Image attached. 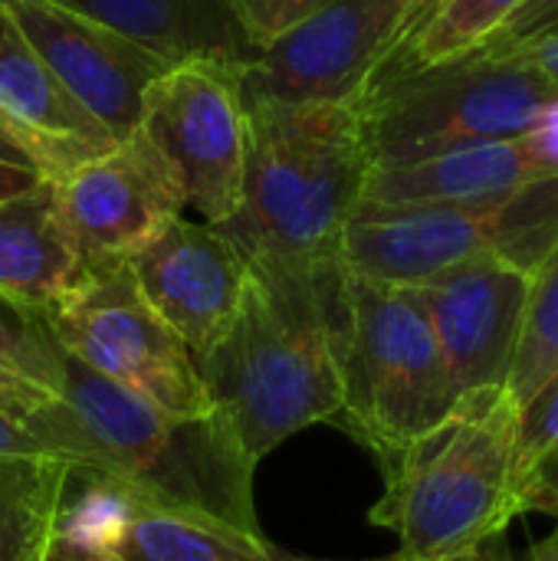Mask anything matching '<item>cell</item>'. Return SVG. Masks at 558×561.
<instances>
[{"label": "cell", "instance_id": "7a4b0ae2", "mask_svg": "<svg viewBox=\"0 0 558 561\" xmlns=\"http://www.w3.org/2000/svg\"><path fill=\"white\" fill-rule=\"evenodd\" d=\"M250 279L227 335L194 362L214 414L250 467L309 424L342 414L332 306L342 263L247 260Z\"/></svg>", "mask_w": 558, "mask_h": 561}, {"label": "cell", "instance_id": "f1b7e54d", "mask_svg": "<svg viewBox=\"0 0 558 561\" xmlns=\"http://www.w3.org/2000/svg\"><path fill=\"white\" fill-rule=\"evenodd\" d=\"M0 457H53L39 437L0 411Z\"/></svg>", "mask_w": 558, "mask_h": 561}, {"label": "cell", "instance_id": "8d00e7d4", "mask_svg": "<svg viewBox=\"0 0 558 561\" xmlns=\"http://www.w3.org/2000/svg\"><path fill=\"white\" fill-rule=\"evenodd\" d=\"M556 30H558V26H556ZM556 30H553V33H556Z\"/></svg>", "mask_w": 558, "mask_h": 561}, {"label": "cell", "instance_id": "f546056e", "mask_svg": "<svg viewBox=\"0 0 558 561\" xmlns=\"http://www.w3.org/2000/svg\"><path fill=\"white\" fill-rule=\"evenodd\" d=\"M53 561H132L125 559L118 549H109V546H72V542H62L56 546V559Z\"/></svg>", "mask_w": 558, "mask_h": 561}, {"label": "cell", "instance_id": "836d02e7", "mask_svg": "<svg viewBox=\"0 0 558 561\" xmlns=\"http://www.w3.org/2000/svg\"><path fill=\"white\" fill-rule=\"evenodd\" d=\"M529 561H558V526L549 539L533 542V549H529Z\"/></svg>", "mask_w": 558, "mask_h": 561}, {"label": "cell", "instance_id": "cb8c5ba5", "mask_svg": "<svg viewBox=\"0 0 558 561\" xmlns=\"http://www.w3.org/2000/svg\"><path fill=\"white\" fill-rule=\"evenodd\" d=\"M520 493L523 513L558 493V371L520 408Z\"/></svg>", "mask_w": 558, "mask_h": 561}, {"label": "cell", "instance_id": "30bf717a", "mask_svg": "<svg viewBox=\"0 0 558 561\" xmlns=\"http://www.w3.org/2000/svg\"><path fill=\"white\" fill-rule=\"evenodd\" d=\"M138 131L174 164L184 204L210 227L237 214L247 171L243 66L220 59L171 66L148 85Z\"/></svg>", "mask_w": 558, "mask_h": 561}, {"label": "cell", "instance_id": "ffe728a7", "mask_svg": "<svg viewBox=\"0 0 558 561\" xmlns=\"http://www.w3.org/2000/svg\"><path fill=\"white\" fill-rule=\"evenodd\" d=\"M62 401V348L46 309L0 296V411L30 431L33 417Z\"/></svg>", "mask_w": 558, "mask_h": 561}, {"label": "cell", "instance_id": "7c38bea8", "mask_svg": "<svg viewBox=\"0 0 558 561\" xmlns=\"http://www.w3.org/2000/svg\"><path fill=\"white\" fill-rule=\"evenodd\" d=\"M0 20L118 141L138 128L148 85L171 69L161 56L53 0H0Z\"/></svg>", "mask_w": 558, "mask_h": 561}, {"label": "cell", "instance_id": "277c9868", "mask_svg": "<svg viewBox=\"0 0 558 561\" xmlns=\"http://www.w3.org/2000/svg\"><path fill=\"white\" fill-rule=\"evenodd\" d=\"M516 424L506 388H477L378 463L385 493L368 519L398 536L395 561L454 559L506 533L523 513Z\"/></svg>", "mask_w": 558, "mask_h": 561}, {"label": "cell", "instance_id": "2e32d148", "mask_svg": "<svg viewBox=\"0 0 558 561\" xmlns=\"http://www.w3.org/2000/svg\"><path fill=\"white\" fill-rule=\"evenodd\" d=\"M164 62L220 59L247 66L260 49L243 33L227 0H53Z\"/></svg>", "mask_w": 558, "mask_h": 561}, {"label": "cell", "instance_id": "4dcf8cb0", "mask_svg": "<svg viewBox=\"0 0 558 561\" xmlns=\"http://www.w3.org/2000/svg\"><path fill=\"white\" fill-rule=\"evenodd\" d=\"M0 161H3V164H16V168H30V171H36V174H43L36 154H33L13 131H7V128H0Z\"/></svg>", "mask_w": 558, "mask_h": 561}, {"label": "cell", "instance_id": "6da1fadb", "mask_svg": "<svg viewBox=\"0 0 558 561\" xmlns=\"http://www.w3.org/2000/svg\"><path fill=\"white\" fill-rule=\"evenodd\" d=\"M46 450L128 503L263 539L253 473L227 424L168 417L62 352V401L33 417Z\"/></svg>", "mask_w": 558, "mask_h": 561}, {"label": "cell", "instance_id": "484cf974", "mask_svg": "<svg viewBox=\"0 0 558 561\" xmlns=\"http://www.w3.org/2000/svg\"><path fill=\"white\" fill-rule=\"evenodd\" d=\"M558 26V0H526L487 43H480L490 53H510L543 33H553Z\"/></svg>", "mask_w": 558, "mask_h": 561}, {"label": "cell", "instance_id": "ac0fdd59", "mask_svg": "<svg viewBox=\"0 0 558 561\" xmlns=\"http://www.w3.org/2000/svg\"><path fill=\"white\" fill-rule=\"evenodd\" d=\"M533 174L526 168L523 148L516 138L480 141L428 154L401 164H378L368 171L362 201L372 204H490L500 201Z\"/></svg>", "mask_w": 558, "mask_h": 561}, {"label": "cell", "instance_id": "d4e9b609", "mask_svg": "<svg viewBox=\"0 0 558 561\" xmlns=\"http://www.w3.org/2000/svg\"><path fill=\"white\" fill-rule=\"evenodd\" d=\"M227 3L237 13L250 43L263 49L266 43L283 36L289 26H296L299 20H306L312 10H319L329 0H227Z\"/></svg>", "mask_w": 558, "mask_h": 561}, {"label": "cell", "instance_id": "3957f363", "mask_svg": "<svg viewBox=\"0 0 558 561\" xmlns=\"http://www.w3.org/2000/svg\"><path fill=\"white\" fill-rule=\"evenodd\" d=\"M372 158L355 105L247 99L243 197L217 230L247 260L342 263Z\"/></svg>", "mask_w": 558, "mask_h": 561}, {"label": "cell", "instance_id": "7402d4cb", "mask_svg": "<svg viewBox=\"0 0 558 561\" xmlns=\"http://www.w3.org/2000/svg\"><path fill=\"white\" fill-rule=\"evenodd\" d=\"M526 0H434L428 16L408 36V43L378 72H398L411 66H431L487 43ZM375 79V82H378ZM372 82V85H375Z\"/></svg>", "mask_w": 558, "mask_h": 561}, {"label": "cell", "instance_id": "9c48e42d", "mask_svg": "<svg viewBox=\"0 0 558 561\" xmlns=\"http://www.w3.org/2000/svg\"><path fill=\"white\" fill-rule=\"evenodd\" d=\"M431 3L329 0L243 66V95L358 108L378 72L428 16Z\"/></svg>", "mask_w": 558, "mask_h": 561}, {"label": "cell", "instance_id": "52a82bcc", "mask_svg": "<svg viewBox=\"0 0 558 561\" xmlns=\"http://www.w3.org/2000/svg\"><path fill=\"white\" fill-rule=\"evenodd\" d=\"M558 250V178H536L490 204L362 201L342 237L355 276L418 286L470 260H500L533 276Z\"/></svg>", "mask_w": 558, "mask_h": 561}, {"label": "cell", "instance_id": "4fadbf2b", "mask_svg": "<svg viewBox=\"0 0 558 561\" xmlns=\"http://www.w3.org/2000/svg\"><path fill=\"white\" fill-rule=\"evenodd\" d=\"M128 270L148 306L187 345L194 362L227 335L250 279V263L234 240L210 224L184 217L164 224L128 260Z\"/></svg>", "mask_w": 558, "mask_h": 561}, {"label": "cell", "instance_id": "603a6c76", "mask_svg": "<svg viewBox=\"0 0 558 561\" xmlns=\"http://www.w3.org/2000/svg\"><path fill=\"white\" fill-rule=\"evenodd\" d=\"M558 371V250L533 273L523 316L520 348L506 378V391L523 408Z\"/></svg>", "mask_w": 558, "mask_h": 561}, {"label": "cell", "instance_id": "44dd1931", "mask_svg": "<svg viewBox=\"0 0 558 561\" xmlns=\"http://www.w3.org/2000/svg\"><path fill=\"white\" fill-rule=\"evenodd\" d=\"M115 549L132 561H339L293 556L266 539H247L230 529H207L181 516L128 503L125 496ZM365 561H395V556Z\"/></svg>", "mask_w": 558, "mask_h": 561}, {"label": "cell", "instance_id": "5b68a950", "mask_svg": "<svg viewBox=\"0 0 558 561\" xmlns=\"http://www.w3.org/2000/svg\"><path fill=\"white\" fill-rule=\"evenodd\" d=\"M332 332L342 385L335 424L378 463L457 404L460 394L414 289L375 283L342 266Z\"/></svg>", "mask_w": 558, "mask_h": 561}, {"label": "cell", "instance_id": "d6a6232c", "mask_svg": "<svg viewBox=\"0 0 558 561\" xmlns=\"http://www.w3.org/2000/svg\"><path fill=\"white\" fill-rule=\"evenodd\" d=\"M444 561H513V556H510L506 536H497V539H490L487 546H480L474 552H464V556H454V559Z\"/></svg>", "mask_w": 558, "mask_h": 561}, {"label": "cell", "instance_id": "1f68e13d", "mask_svg": "<svg viewBox=\"0 0 558 561\" xmlns=\"http://www.w3.org/2000/svg\"><path fill=\"white\" fill-rule=\"evenodd\" d=\"M39 178H43V174H36V171H30V168H16V164H3V161H0V201L30 191L33 184H39Z\"/></svg>", "mask_w": 558, "mask_h": 561}, {"label": "cell", "instance_id": "e0dca14e", "mask_svg": "<svg viewBox=\"0 0 558 561\" xmlns=\"http://www.w3.org/2000/svg\"><path fill=\"white\" fill-rule=\"evenodd\" d=\"M82 279L53 178L0 201V296L49 309Z\"/></svg>", "mask_w": 558, "mask_h": 561}, {"label": "cell", "instance_id": "4316f807", "mask_svg": "<svg viewBox=\"0 0 558 561\" xmlns=\"http://www.w3.org/2000/svg\"><path fill=\"white\" fill-rule=\"evenodd\" d=\"M526 158V168L536 178H558V95L533 118V125L516 138Z\"/></svg>", "mask_w": 558, "mask_h": 561}, {"label": "cell", "instance_id": "9a60e30c", "mask_svg": "<svg viewBox=\"0 0 558 561\" xmlns=\"http://www.w3.org/2000/svg\"><path fill=\"white\" fill-rule=\"evenodd\" d=\"M0 118L59 178L118 145L109 125L0 20Z\"/></svg>", "mask_w": 558, "mask_h": 561}, {"label": "cell", "instance_id": "5bb4252c", "mask_svg": "<svg viewBox=\"0 0 558 561\" xmlns=\"http://www.w3.org/2000/svg\"><path fill=\"white\" fill-rule=\"evenodd\" d=\"M529 279L500 260H470L408 286L431 319L457 394L506 388L523 335Z\"/></svg>", "mask_w": 558, "mask_h": 561}, {"label": "cell", "instance_id": "e575fe53", "mask_svg": "<svg viewBox=\"0 0 558 561\" xmlns=\"http://www.w3.org/2000/svg\"><path fill=\"white\" fill-rule=\"evenodd\" d=\"M533 513H546V516H556L558 519V493L546 496V500H539V503L533 506Z\"/></svg>", "mask_w": 558, "mask_h": 561}, {"label": "cell", "instance_id": "d6986e66", "mask_svg": "<svg viewBox=\"0 0 558 561\" xmlns=\"http://www.w3.org/2000/svg\"><path fill=\"white\" fill-rule=\"evenodd\" d=\"M76 467L59 457H0V561H53Z\"/></svg>", "mask_w": 558, "mask_h": 561}, {"label": "cell", "instance_id": "d590c367", "mask_svg": "<svg viewBox=\"0 0 558 561\" xmlns=\"http://www.w3.org/2000/svg\"><path fill=\"white\" fill-rule=\"evenodd\" d=\"M0 128H7V125H3V118H0ZM7 131H10V128H7Z\"/></svg>", "mask_w": 558, "mask_h": 561}, {"label": "cell", "instance_id": "8fae6325", "mask_svg": "<svg viewBox=\"0 0 558 561\" xmlns=\"http://www.w3.org/2000/svg\"><path fill=\"white\" fill-rule=\"evenodd\" d=\"M53 181L86 276L125 266L187 207L174 164L138 128Z\"/></svg>", "mask_w": 558, "mask_h": 561}, {"label": "cell", "instance_id": "ba28073f", "mask_svg": "<svg viewBox=\"0 0 558 561\" xmlns=\"http://www.w3.org/2000/svg\"><path fill=\"white\" fill-rule=\"evenodd\" d=\"M56 345L148 408L178 417H210V398L187 345L148 306L128 263L86 276L46 309Z\"/></svg>", "mask_w": 558, "mask_h": 561}, {"label": "cell", "instance_id": "83f0119b", "mask_svg": "<svg viewBox=\"0 0 558 561\" xmlns=\"http://www.w3.org/2000/svg\"><path fill=\"white\" fill-rule=\"evenodd\" d=\"M510 53H516L523 62H529L558 92V30L556 33H543V36H536V39H529V43H523V46H516Z\"/></svg>", "mask_w": 558, "mask_h": 561}, {"label": "cell", "instance_id": "8992f818", "mask_svg": "<svg viewBox=\"0 0 558 561\" xmlns=\"http://www.w3.org/2000/svg\"><path fill=\"white\" fill-rule=\"evenodd\" d=\"M558 92L516 53L483 46L382 76L358 102L362 138L378 164L464 145L520 138Z\"/></svg>", "mask_w": 558, "mask_h": 561}]
</instances>
